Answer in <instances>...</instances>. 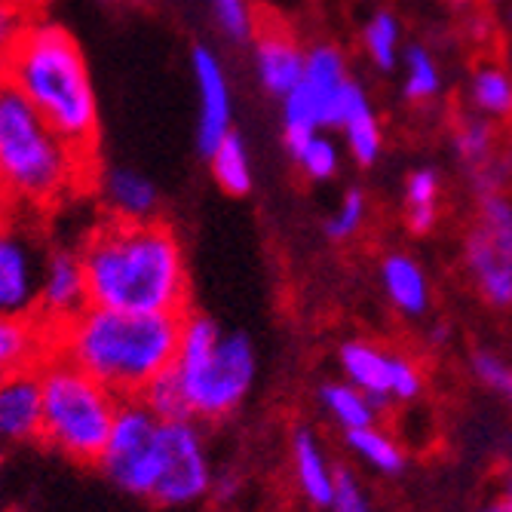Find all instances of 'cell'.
Masks as SVG:
<instances>
[{
    "mask_svg": "<svg viewBox=\"0 0 512 512\" xmlns=\"http://www.w3.org/2000/svg\"><path fill=\"white\" fill-rule=\"evenodd\" d=\"M86 307H89V286H86L83 255L65 246L46 249L43 273H40L37 319L53 335L56 329L77 319Z\"/></svg>",
    "mask_w": 512,
    "mask_h": 512,
    "instance_id": "12",
    "label": "cell"
},
{
    "mask_svg": "<svg viewBox=\"0 0 512 512\" xmlns=\"http://www.w3.org/2000/svg\"><path fill=\"white\" fill-rule=\"evenodd\" d=\"M37 371L43 387V442L77 463L96 467L108 445L120 396L53 350Z\"/></svg>",
    "mask_w": 512,
    "mask_h": 512,
    "instance_id": "6",
    "label": "cell"
},
{
    "mask_svg": "<svg viewBox=\"0 0 512 512\" xmlns=\"http://www.w3.org/2000/svg\"><path fill=\"white\" fill-rule=\"evenodd\" d=\"M191 74L197 92V151L209 157L234 132V89L221 56L206 43L191 50Z\"/></svg>",
    "mask_w": 512,
    "mask_h": 512,
    "instance_id": "11",
    "label": "cell"
},
{
    "mask_svg": "<svg viewBox=\"0 0 512 512\" xmlns=\"http://www.w3.org/2000/svg\"><path fill=\"white\" fill-rule=\"evenodd\" d=\"M215 488V470L206 448L203 424L194 417L163 421L160 427V470L151 503L181 509L200 503Z\"/></svg>",
    "mask_w": 512,
    "mask_h": 512,
    "instance_id": "8",
    "label": "cell"
},
{
    "mask_svg": "<svg viewBox=\"0 0 512 512\" xmlns=\"http://www.w3.org/2000/svg\"><path fill=\"white\" fill-rule=\"evenodd\" d=\"M92 163L0 77V200L16 212L50 209L83 188Z\"/></svg>",
    "mask_w": 512,
    "mask_h": 512,
    "instance_id": "4",
    "label": "cell"
},
{
    "mask_svg": "<svg viewBox=\"0 0 512 512\" xmlns=\"http://www.w3.org/2000/svg\"><path fill=\"white\" fill-rule=\"evenodd\" d=\"M28 4H37V0H28Z\"/></svg>",
    "mask_w": 512,
    "mask_h": 512,
    "instance_id": "43",
    "label": "cell"
},
{
    "mask_svg": "<svg viewBox=\"0 0 512 512\" xmlns=\"http://www.w3.org/2000/svg\"><path fill=\"white\" fill-rule=\"evenodd\" d=\"M329 512H375V509H371V500H368L362 482H359L356 473L347 470V467H338L335 494H332Z\"/></svg>",
    "mask_w": 512,
    "mask_h": 512,
    "instance_id": "37",
    "label": "cell"
},
{
    "mask_svg": "<svg viewBox=\"0 0 512 512\" xmlns=\"http://www.w3.org/2000/svg\"><path fill=\"white\" fill-rule=\"evenodd\" d=\"M172 371L200 424L224 421L243 408L258 378V353L249 335L224 332L206 313H188Z\"/></svg>",
    "mask_w": 512,
    "mask_h": 512,
    "instance_id": "5",
    "label": "cell"
},
{
    "mask_svg": "<svg viewBox=\"0 0 512 512\" xmlns=\"http://www.w3.org/2000/svg\"><path fill=\"white\" fill-rule=\"evenodd\" d=\"M402 96L411 105H427L442 92V71L427 46L414 43L402 50Z\"/></svg>",
    "mask_w": 512,
    "mask_h": 512,
    "instance_id": "29",
    "label": "cell"
},
{
    "mask_svg": "<svg viewBox=\"0 0 512 512\" xmlns=\"http://www.w3.org/2000/svg\"><path fill=\"white\" fill-rule=\"evenodd\" d=\"M283 145L310 181H332L341 166V151L325 132H283Z\"/></svg>",
    "mask_w": 512,
    "mask_h": 512,
    "instance_id": "24",
    "label": "cell"
},
{
    "mask_svg": "<svg viewBox=\"0 0 512 512\" xmlns=\"http://www.w3.org/2000/svg\"><path fill=\"white\" fill-rule=\"evenodd\" d=\"M442 206V175L433 166L411 169L402 188V215L411 234L424 237L439 224Z\"/></svg>",
    "mask_w": 512,
    "mask_h": 512,
    "instance_id": "21",
    "label": "cell"
},
{
    "mask_svg": "<svg viewBox=\"0 0 512 512\" xmlns=\"http://www.w3.org/2000/svg\"><path fill=\"white\" fill-rule=\"evenodd\" d=\"M368 221V197L359 188H350L341 203L332 209V215L325 218V237L332 243H347L353 240Z\"/></svg>",
    "mask_w": 512,
    "mask_h": 512,
    "instance_id": "32",
    "label": "cell"
},
{
    "mask_svg": "<svg viewBox=\"0 0 512 512\" xmlns=\"http://www.w3.org/2000/svg\"><path fill=\"white\" fill-rule=\"evenodd\" d=\"M252 46L255 77L261 89L283 102L304 74L307 46H301V40L283 25H261Z\"/></svg>",
    "mask_w": 512,
    "mask_h": 512,
    "instance_id": "15",
    "label": "cell"
},
{
    "mask_svg": "<svg viewBox=\"0 0 512 512\" xmlns=\"http://www.w3.org/2000/svg\"><path fill=\"white\" fill-rule=\"evenodd\" d=\"M212 169V181L227 194V197H246L255 184V169H252V154L246 138L234 129L224 142L206 157Z\"/></svg>",
    "mask_w": 512,
    "mask_h": 512,
    "instance_id": "23",
    "label": "cell"
},
{
    "mask_svg": "<svg viewBox=\"0 0 512 512\" xmlns=\"http://www.w3.org/2000/svg\"><path fill=\"white\" fill-rule=\"evenodd\" d=\"M0 467H4V454H0Z\"/></svg>",
    "mask_w": 512,
    "mask_h": 512,
    "instance_id": "41",
    "label": "cell"
},
{
    "mask_svg": "<svg viewBox=\"0 0 512 512\" xmlns=\"http://www.w3.org/2000/svg\"><path fill=\"white\" fill-rule=\"evenodd\" d=\"M470 105L476 114L488 120H509L512 117V77L506 68L485 62L473 71L470 80Z\"/></svg>",
    "mask_w": 512,
    "mask_h": 512,
    "instance_id": "27",
    "label": "cell"
},
{
    "mask_svg": "<svg viewBox=\"0 0 512 512\" xmlns=\"http://www.w3.org/2000/svg\"><path fill=\"white\" fill-rule=\"evenodd\" d=\"M99 194L117 221H154L160 209L157 184L132 166H114L99 178Z\"/></svg>",
    "mask_w": 512,
    "mask_h": 512,
    "instance_id": "17",
    "label": "cell"
},
{
    "mask_svg": "<svg viewBox=\"0 0 512 512\" xmlns=\"http://www.w3.org/2000/svg\"><path fill=\"white\" fill-rule=\"evenodd\" d=\"M43 439V387L40 371H10L0 381V448Z\"/></svg>",
    "mask_w": 512,
    "mask_h": 512,
    "instance_id": "13",
    "label": "cell"
},
{
    "mask_svg": "<svg viewBox=\"0 0 512 512\" xmlns=\"http://www.w3.org/2000/svg\"><path fill=\"white\" fill-rule=\"evenodd\" d=\"M80 255L92 307L191 313L188 261L178 234L166 221L111 218L86 237Z\"/></svg>",
    "mask_w": 512,
    "mask_h": 512,
    "instance_id": "1",
    "label": "cell"
},
{
    "mask_svg": "<svg viewBox=\"0 0 512 512\" xmlns=\"http://www.w3.org/2000/svg\"><path fill=\"white\" fill-rule=\"evenodd\" d=\"M319 405L335 421V427H341L344 433L378 424V417L384 414V408L375 399H371L368 393H362L359 387H353L350 381H344V378L341 381H325L319 387Z\"/></svg>",
    "mask_w": 512,
    "mask_h": 512,
    "instance_id": "22",
    "label": "cell"
},
{
    "mask_svg": "<svg viewBox=\"0 0 512 512\" xmlns=\"http://www.w3.org/2000/svg\"><path fill=\"white\" fill-rule=\"evenodd\" d=\"M0 381H4V371H0Z\"/></svg>",
    "mask_w": 512,
    "mask_h": 512,
    "instance_id": "42",
    "label": "cell"
},
{
    "mask_svg": "<svg viewBox=\"0 0 512 512\" xmlns=\"http://www.w3.org/2000/svg\"><path fill=\"white\" fill-rule=\"evenodd\" d=\"M188 313H129L86 307L50 335L53 353L65 356L120 399L142 396L172 368Z\"/></svg>",
    "mask_w": 512,
    "mask_h": 512,
    "instance_id": "2",
    "label": "cell"
},
{
    "mask_svg": "<svg viewBox=\"0 0 512 512\" xmlns=\"http://www.w3.org/2000/svg\"><path fill=\"white\" fill-rule=\"evenodd\" d=\"M350 80L347 56L335 43L307 46L298 86L283 99V132H325L335 126V105Z\"/></svg>",
    "mask_w": 512,
    "mask_h": 512,
    "instance_id": "9",
    "label": "cell"
},
{
    "mask_svg": "<svg viewBox=\"0 0 512 512\" xmlns=\"http://www.w3.org/2000/svg\"><path fill=\"white\" fill-rule=\"evenodd\" d=\"M451 4H470V0H451Z\"/></svg>",
    "mask_w": 512,
    "mask_h": 512,
    "instance_id": "40",
    "label": "cell"
},
{
    "mask_svg": "<svg viewBox=\"0 0 512 512\" xmlns=\"http://www.w3.org/2000/svg\"><path fill=\"white\" fill-rule=\"evenodd\" d=\"M451 148L463 166H467L470 172H476L503 151L500 129L494 120H488L482 114H470V117L457 120L454 135H451Z\"/></svg>",
    "mask_w": 512,
    "mask_h": 512,
    "instance_id": "25",
    "label": "cell"
},
{
    "mask_svg": "<svg viewBox=\"0 0 512 512\" xmlns=\"http://www.w3.org/2000/svg\"><path fill=\"white\" fill-rule=\"evenodd\" d=\"M289 457H292L295 482H298V491L304 494V500L313 509H329L332 494H335L338 467L329 460V454H325L316 433H310L304 427L295 430L292 445H289Z\"/></svg>",
    "mask_w": 512,
    "mask_h": 512,
    "instance_id": "18",
    "label": "cell"
},
{
    "mask_svg": "<svg viewBox=\"0 0 512 512\" xmlns=\"http://www.w3.org/2000/svg\"><path fill=\"white\" fill-rule=\"evenodd\" d=\"M31 4L28 0H0V62L19 43V37L31 25Z\"/></svg>",
    "mask_w": 512,
    "mask_h": 512,
    "instance_id": "36",
    "label": "cell"
},
{
    "mask_svg": "<svg viewBox=\"0 0 512 512\" xmlns=\"http://www.w3.org/2000/svg\"><path fill=\"white\" fill-rule=\"evenodd\" d=\"M344 145H347V154L356 166L368 169L375 166L384 154V129H381V120L375 114V108H368L356 117H350L344 126Z\"/></svg>",
    "mask_w": 512,
    "mask_h": 512,
    "instance_id": "30",
    "label": "cell"
},
{
    "mask_svg": "<svg viewBox=\"0 0 512 512\" xmlns=\"http://www.w3.org/2000/svg\"><path fill=\"white\" fill-rule=\"evenodd\" d=\"M500 497H503V500H506V506L512 509V479L506 482V488H503V494H500Z\"/></svg>",
    "mask_w": 512,
    "mask_h": 512,
    "instance_id": "39",
    "label": "cell"
},
{
    "mask_svg": "<svg viewBox=\"0 0 512 512\" xmlns=\"http://www.w3.org/2000/svg\"><path fill=\"white\" fill-rule=\"evenodd\" d=\"M138 399H145V405L160 417V421H184V417H191L188 399H184L181 384H178L172 368L163 371L160 378H154Z\"/></svg>",
    "mask_w": 512,
    "mask_h": 512,
    "instance_id": "33",
    "label": "cell"
},
{
    "mask_svg": "<svg viewBox=\"0 0 512 512\" xmlns=\"http://www.w3.org/2000/svg\"><path fill=\"white\" fill-rule=\"evenodd\" d=\"M479 512H512V509L506 506V500H503V497H497V500H491L488 506H482Z\"/></svg>",
    "mask_w": 512,
    "mask_h": 512,
    "instance_id": "38",
    "label": "cell"
},
{
    "mask_svg": "<svg viewBox=\"0 0 512 512\" xmlns=\"http://www.w3.org/2000/svg\"><path fill=\"white\" fill-rule=\"evenodd\" d=\"M424 393V371L414 359H408L405 353H393L390 362V399L393 402H414Z\"/></svg>",
    "mask_w": 512,
    "mask_h": 512,
    "instance_id": "35",
    "label": "cell"
},
{
    "mask_svg": "<svg viewBox=\"0 0 512 512\" xmlns=\"http://www.w3.org/2000/svg\"><path fill=\"white\" fill-rule=\"evenodd\" d=\"M209 16L230 43H252L261 28L252 0H209Z\"/></svg>",
    "mask_w": 512,
    "mask_h": 512,
    "instance_id": "31",
    "label": "cell"
},
{
    "mask_svg": "<svg viewBox=\"0 0 512 512\" xmlns=\"http://www.w3.org/2000/svg\"><path fill=\"white\" fill-rule=\"evenodd\" d=\"M470 368H473V375L476 381L491 393L497 396L503 405L512 408V362H506L500 353L494 350H476L470 356Z\"/></svg>",
    "mask_w": 512,
    "mask_h": 512,
    "instance_id": "34",
    "label": "cell"
},
{
    "mask_svg": "<svg viewBox=\"0 0 512 512\" xmlns=\"http://www.w3.org/2000/svg\"><path fill=\"white\" fill-rule=\"evenodd\" d=\"M362 50L378 71H396L402 62V22L393 10H378L362 25Z\"/></svg>",
    "mask_w": 512,
    "mask_h": 512,
    "instance_id": "28",
    "label": "cell"
},
{
    "mask_svg": "<svg viewBox=\"0 0 512 512\" xmlns=\"http://www.w3.org/2000/svg\"><path fill=\"white\" fill-rule=\"evenodd\" d=\"M378 279L387 304L408 316V319H424L433 307V286L424 264L408 252H390L378 264Z\"/></svg>",
    "mask_w": 512,
    "mask_h": 512,
    "instance_id": "16",
    "label": "cell"
},
{
    "mask_svg": "<svg viewBox=\"0 0 512 512\" xmlns=\"http://www.w3.org/2000/svg\"><path fill=\"white\" fill-rule=\"evenodd\" d=\"M463 273L488 307L512 310V249L473 224L463 234Z\"/></svg>",
    "mask_w": 512,
    "mask_h": 512,
    "instance_id": "14",
    "label": "cell"
},
{
    "mask_svg": "<svg viewBox=\"0 0 512 512\" xmlns=\"http://www.w3.org/2000/svg\"><path fill=\"white\" fill-rule=\"evenodd\" d=\"M344 442L365 463V467H371L381 476H402L405 467H408L405 448L390 433H384L378 424L344 433Z\"/></svg>",
    "mask_w": 512,
    "mask_h": 512,
    "instance_id": "26",
    "label": "cell"
},
{
    "mask_svg": "<svg viewBox=\"0 0 512 512\" xmlns=\"http://www.w3.org/2000/svg\"><path fill=\"white\" fill-rule=\"evenodd\" d=\"M390 362L393 350H381L378 344L353 338L338 347V368L341 378L368 393L384 411L393 405L390 399Z\"/></svg>",
    "mask_w": 512,
    "mask_h": 512,
    "instance_id": "19",
    "label": "cell"
},
{
    "mask_svg": "<svg viewBox=\"0 0 512 512\" xmlns=\"http://www.w3.org/2000/svg\"><path fill=\"white\" fill-rule=\"evenodd\" d=\"M0 77L46 117L56 132L96 154L102 108L77 37L50 19H34L0 62Z\"/></svg>",
    "mask_w": 512,
    "mask_h": 512,
    "instance_id": "3",
    "label": "cell"
},
{
    "mask_svg": "<svg viewBox=\"0 0 512 512\" xmlns=\"http://www.w3.org/2000/svg\"><path fill=\"white\" fill-rule=\"evenodd\" d=\"M46 249L19 218H0V313L37 316Z\"/></svg>",
    "mask_w": 512,
    "mask_h": 512,
    "instance_id": "10",
    "label": "cell"
},
{
    "mask_svg": "<svg viewBox=\"0 0 512 512\" xmlns=\"http://www.w3.org/2000/svg\"><path fill=\"white\" fill-rule=\"evenodd\" d=\"M50 332L37 316H13L0 313V371L37 368L46 356H50Z\"/></svg>",
    "mask_w": 512,
    "mask_h": 512,
    "instance_id": "20",
    "label": "cell"
},
{
    "mask_svg": "<svg viewBox=\"0 0 512 512\" xmlns=\"http://www.w3.org/2000/svg\"><path fill=\"white\" fill-rule=\"evenodd\" d=\"M160 427L163 421L145 405V399H120L108 445L96 467L129 497L151 500L154 494L160 470Z\"/></svg>",
    "mask_w": 512,
    "mask_h": 512,
    "instance_id": "7",
    "label": "cell"
}]
</instances>
